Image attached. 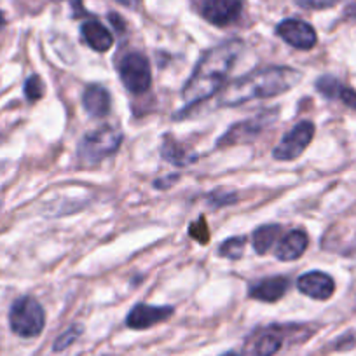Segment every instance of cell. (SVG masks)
<instances>
[{"label": "cell", "instance_id": "cell-24", "mask_svg": "<svg viewBox=\"0 0 356 356\" xmlns=\"http://www.w3.org/2000/svg\"><path fill=\"white\" fill-rule=\"evenodd\" d=\"M236 200H238V197H236V194L222 193V191H215V193L210 194V197H208V201H210L215 208L227 207V204L236 203Z\"/></svg>", "mask_w": 356, "mask_h": 356}, {"label": "cell", "instance_id": "cell-15", "mask_svg": "<svg viewBox=\"0 0 356 356\" xmlns=\"http://www.w3.org/2000/svg\"><path fill=\"white\" fill-rule=\"evenodd\" d=\"M81 32L84 40L88 42V46L93 47L98 53H105V51L111 49L112 44H114L112 33L108 32V29H105L100 22H97V19H89V22H86L84 25H82Z\"/></svg>", "mask_w": 356, "mask_h": 356}, {"label": "cell", "instance_id": "cell-5", "mask_svg": "<svg viewBox=\"0 0 356 356\" xmlns=\"http://www.w3.org/2000/svg\"><path fill=\"white\" fill-rule=\"evenodd\" d=\"M119 75L122 84L133 95H143L149 91L152 82L149 60L142 53H128L119 63Z\"/></svg>", "mask_w": 356, "mask_h": 356}, {"label": "cell", "instance_id": "cell-30", "mask_svg": "<svg viewBox=\"0 0 356 356\" xmlns=\"http://www.w3.org/2000/svg\"><path fill=\"white\" fill-rule=\"evenodd\" d=\"M115 2H119V4L126 6V8H133V6L138 4L140 0H115Z\"/></svg>", "mask_w": 356, "mask_h": 356}, {"label": "cell", "instance_id": "cell-32", "mask_svg": "<svg viewBox=\"0 0 356 356\" xmlns=\"http://www.w3.org/2000/svg\"><path fill=\"white\" fill-rule=\"evenodd\" d=\"M4 25H6V18H4V15L0 13V29H2Z\"/></svg>", "mask_w": 356, "mask_h": 356}, {"label": "cell", "instance_id": "cell-1", "mask_svg": "<svg viewBox=\"0 0 356 356\" xmlns=\"http://www.w3.org/2000/svg\"><path fill=\"white\" fill-rule=\"evenodd\" d=\"M243 51H245V42L239 39H231L210 49L201 58L196 70L182 89V98L187 105L186 111L217 93Z\"/></svg>", "mask_w": 356, "mask_h": 356}, {"label": "cell", "instance_id": "cell-21", "mask_svg": "<svg viewBox=\"0 0 356 356\" xmlns=\"http://www.w3.org/2000/svg\"><path fill=\"white\" fill-rule=\"evenodd\" d=\"M25 95L30 102H37L44 97V84L39 75H30L25 82Z\"/></svg>", "mask_w": 356, "mask_h": 356}, {"label": "cell", "instance_id": "cell-13", "mask_svg": "<svg viewBox=\"0 0 356 356\" xmlns=\"http://www.w3.org/2000/svg\"><path fill=\"white\" fill-rule=\"evenodd\" d=\"M82 105L86 112L93 118H105L111 112V97L108 91L100 84H91L82 95Z\"/></svg>", "mask_w": 356, "mask_h": 356}, {"label": "cell", "instance_id": "cell-9", "mask_svg": "<svg viewBox=\"0 0 356 356\" xmlns=\"http://www.w3.org/2000/svg\"><path fill=\"white\" fill-rule=\"evenodd\" d=\"M241 0H203L201 13L215 26H227L241 16Z\"/></svg>", "mask_w": 356, "mask_h": 356}, {"label": "cell", "instance_id": "cell-2", "mask_svg": "<svg viewBox=\"0 0 356 356\" xmlns=\"http://www.w3.org/2000/svg\"><path fill=\"white\" fill-rule=\"evenodd\" d=\"M300 77L302 74L292 67L257 68L245 77L229 84L220 93L218 105L236 107V105L260 100V98L278 97V95L286 93L289 89L296 88Z\"/></svg>", "mask_w": 356, "mask_h": 356}, {"label": "cell", "instance_id": "cell-4", "mask_svg": "<svg viewBox=\"0 0 356 356\" xmlns=\"http://www.w3.org/2000/svg\"><path fill=\"white\" fill-rule=\"evenodd\" d=\"M9 325L19 337H37L44 330L46 314L33 297H19L9 311Z\"/></svg>", "mask_w": 356, "mask_h": 356}, {"label": "cell", "instance_id": "cell-6", "mask_svg": "<svg viewBox=\"0 0 356 356\" xmlns=\"http://www.w3.org/2000/svg\"><path fill=\"white\" fill-rule=\"evenodd\" d=\"M276 112L267 111L262 114H257L255 118L246 119V121L238 122V124L231 126L227 131L224 133L220 140L217 142V147L220 149H227L232 145H241V143H250L253 140L259 138L260 133L266 129V126L275 119Z\"/></svg>", "mask_w": 356, "mask_h": 356}, {"label": "cell", "instance_id": "cell-7", "mask_svg": "<svg viewBox=\"0 0 356 356\" xmlns=\"http://www.w3.org/2000/svg\"><path fill=\"white\" fill-rule=\"evenodd\" d=\"M314 136V124L311 121H300L286 133L282 142L273 150V157L278 161H293L307 149Z\"/></svg>", "mask_w": 356, "mask_h": 356}, {"label": "cell", "instance_id": "cell-3", "mask_svg": "<svg viewBox=\"0 0 356 356\" xmlns=\"http://www.w3.org/2000/svg\"><path fill=\"white\" fill-rule=\"evenodd\" d=\"M122 142V133L112 126L91 131L82 138L79 143V157L84 164H98L105 157L118 152L119 145Z\"/></svg>", "mask_w": 356, "mask_h": 356}, {"label": "cell", "instance_id": "cell-23", "mask_svg": "<svg viewBox=\"0 0 356 356\" xmlns=\"http://www.w3.org/2000/svg\"><path fill=\"white\" fill-rule=\"evenodd\" d=\"M189 236L196 239L197 243H201V245L210 241V229H208V224L207 220H204V217H200V220L194 222V224L191 225Z\"/></svg>", "mask_w": 356, "mask_h": 356}, {"label": "cell", "instance_id": "cell-12", "mask_svg": "<svg viewBox=\"0 0 356 356\" xmlns=\"http://www.w3.org/2000/svg\"><path fill=\"white\" fill-rule=\"evenodd\" d=\"M289 278L285 276H273V278H266L262 282L255 283L250 289V297L262 302H276L282 299L289 290Z\"/></svg>", "mask_w": 356, "mask_h": 356}, {"label": "cell", "instance_id": "cell-28", "mask_svg": "<svg viewBox=\"0 0 356 356\" xmlns=\"http://www.w3.org/2000/svg\"><path fill=\"white\" fill-rule=\"evenodd\" d=\"M178 178H180L178 175H170V177L163 178V180H157L156 187H157V189H168V187H171L175 182H177Z\"/></svg>", "mask_w": 356, "mask_h": 356}, {"label": "cell", "instance_id": "cell-26", "mask_svg": "<svg viewBox=\"0 0 356 356\" xmlns=\"http://www.w3.org/2000/svg\"><path fill=\"white\" fill-rule=\"evenodd\" d=\"M339 100L344 105H348L349 108H355L356 111V91L355 89L348 88V86H342L341 93H339Z\"/></svg>", "mask_w": 356, "mask_h": 356}, {"label": "cell", "instance_id": "cell-14", "mask_svg": "<svg viewBox=\"0 0 356 356\" xmlns=\"http://www.w3.org/2000/svg\"><path fill=\"white\" fill-rule=\"evenodd\" d=\"M307 245H309V238H307L306 232L300 231V229H293L278 243L276 257L280 260H285V262H292L306 252Z\"/></svg>", "mask_w": 356, "mask_h": 356}, {"label": "cell", "instance_id": "cell-20", "mask_svg": "<svg viewBox=\"0 0 356 356\" xmlns=\"http://www.w3.org/2000/svg\"><path fill=\"white\" fill-rule=\"evenodd\" d=\"M316 89L325 98H339L342 84L339 82V79L332 77V75H323V77L318 79Z\"/></svg>", "mask_w": 356, "mask_h": 356}, {"label": "cell", "instance_id": "cell-16", "mask_svg": "<svg viewBox=\"0 0 356 356\" xmlns=\"http://www.w3.org/2000/svg\"><path fill=\"white\" fill-rule=\"evenodd\" d=\"M161 154H163V157L168 161V163L175 164V166H187V164L196 161V154L189 152L182 143H178L177 140L171 138L170 135L164 138Z\"/></svg>", "mask_w": 356, "mask_h": 356}, {"label": "cell", "instance_id": "cell-18", "mask_svg": "<svg viewBox=\"0 0 356 356\" xmlns=\"http://www.w3.org/2000/svg\"><path fill=\"white\" fill-rule=\"evenodd\" d=\"M283 337L276 330H267L260 334V337L255 341L253 351L257 356H275L282 349Z\"/></svg>", "mask_w": 356, "mask_h": 356}, {"label": "cell", "instance_id": "cell-29", "mask_svg": "<svg viewBox=\"0 0 356 356\" xmlns=\"http://www.w3.org/2000/svg\"><path fill=\"white\" fill-rule=\"evenodd\" d=\"M108 18H111V22L114 23L115 29H118V30H124V22H122V19L119 18V16L115 15V13H112V15L108 16Z\"/></svg>", "mask_w": 356, "mask_h": 356}, {"label": "cell", "instance_id": "cell-22", "mask_svg": "<svg viewBox=\"0 0 356 356\" xmlns=\"http://www.w3.org/2000/svg\"><path fill=\"white\" fill-rule=\"evenodd\" d=\"M81 334H82V325H72L65 334H61L60 337L56 339V342H54V351H63V349L68 348L72 342L77 341Z\"/></svg>", "mask_w": 356, "mask_h": 356}, {"label": "cell", "instance_id": "cell-31", "mask_svg": "<svg viewBox=\"0 0 356 356\" xmlns=\"http://www.w3.org/2000/svg\"><path fill=\"white\" fill-rule=\"evenodd\" d=\"M346 15L348 16H356V6H351V8H348V11H346Z\"/></svg>", "mask_w": 356, "mask_h": 356}, {"label": "cell", "instance_id": "cell-8", "mask_svg": "<svg viewBox=\"0 0 356 356\" xmlns=\"http://www.w3.org/2000/svg\"><path fill=\"white\" fill-rule=\"evenodd\" d=\"M276 33L285 40L286 44H290L296 49H313L316 46V32H314L313 26L309 23L302 22V19L289 18L283 19L278 26H276Z\"/></svg>", "mask_w": 356, "mask_h": 356}, {"label": "cell", "instance_id": "cell-11", "mask_svg": "<svg viewBox=\"0 0 356 356\" xmlns=\"http://www.w3.org/2000/svg\"><path fill=\"white\" fill-rule=\"evenodd\" d=\"M173 314V307L168 306H149V304H136L128 314L129 328L135 330H145V328L152 327V325L161 323V321L168 320Z\"/></svg>", "mask_w": 356, "mask_h": 356}, {"label": "cell", "instance_id": "cell-10", "mask_svg": "<svg viewBox=\"0 0 356 356\" xmlns=\"http://www.w3.org/2000/svg\"><path fill=\"white\" fill-rule=\"evenodd\" d=\"M297 289H299L304 296L311 297V299L327 300L334 296L335 282L332 280V276L327 275V273L311 271L299 276V280H297Z\"/></svg>", "mask_w": 356, "mask_h": 356}, {"label": "cell", "instance_id": "cell-25", "mask_svg": "<svg viewBox=\"0 0 356 356\" xmlns=\"http://www.w3.org/2000/svg\"><path fill=\"white\" fill-rule=\"evenodd\" d=\"M341 0H296V4L304 9H327L339 4Z\"/></svg>", "mask_w": 356, "mask_h": 356}, {"label": "cell", "instance_id": "cell-33", "mask_svg": "<svg viewBox=\"0 0 356 356\" xmlns=\"http://www.w3.org/2000/svg\"><path fill=\"white\" fill-rule=\"evenodd\" d=\"M222 356H239V355H238V353L231 351V353H225V355H222Z\"/></svg>", "mask_w": 356, "mask_h": 356}, {"label": "cell", "instance_id": "cell-17", "mask_svg": "<svg viewBox=\"0 0 356 356\" xmlns=\"http://www.w3.org/2000/svg\"><path fill=\"white\" fill-rule=\"evenodd\" d=\"M280 232H282V227H280L278 224H267L255 229V232H253L252 236V243L255 252L260 253V255L269 252V248H273L276 239L280 238Z\"/></svg>", "mask_w": 356, "mask_h": 356}, {"label": "cell", "instance_id": "cell-27", "mask_svg": "<svg viewBox=\"0 0 356 356\" xmlns=\"http://www.w3.org/2000/svg\"><path fill=\"white\" fill-rule=\"evenodd\" d=\"M54 2H67V4H70L72 11H74L75 16H86L88 13H86L84 6H82V0H54Z\"/></svg>", "mask_w": 356, "mask_h": 356}, {"label": "cell", "instance_id": "cell-19", "mask_svg": "<svg viewBox=\"0 0 356 356\" xmlns=\"http://www.w3.org/2000/svg\"><path fill=\"white\" fill-rule=\"evenodd\" d=\"M246 241H248L246 236H236V238L225 239V241L220 245V248H218V255L231 260L241 259L243 253H245Z\"/></svg>", "mask_w": 356, "mask_h": 356}]
</instances>
